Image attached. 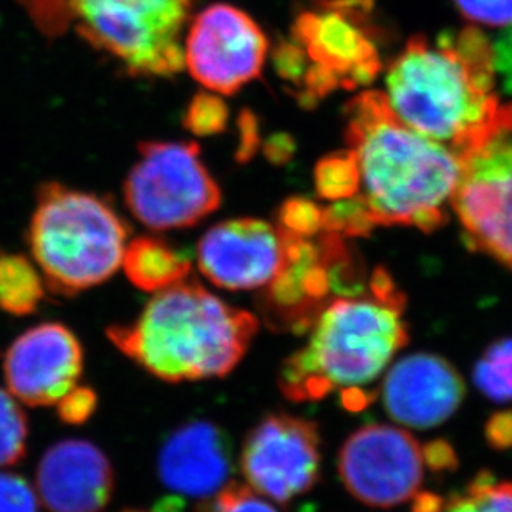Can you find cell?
<instances>
[{
    "label": "cell",
    "instance_id": "cell-34",
    "mask_svg": "<svg viewBox=\"0 0 512 512\" xmlns=\"http://www.w3.org/2000/svg\"><path fill=\"white\" fill-rule=\"evenodd\" d=\"M415 501H413V512H441L445 499L440 498L438 494L430 493V491H423V493L416 494Z\"/></svg>",
    "mask_w": 512,
    "mask_h": 512
},
{
    "label": "cell",
    "instance_id": "cell-19",
    "mask_svg": "<svg viewBox=\"0 0 512 512\" xmlns=\"http://www.w3.org/2000/svg\"><path fill=\"white\" fill-rule=\"evenodd\" d=\"M121 266L136 289L161 292L191 274V259L186 252L158 236L135 237L126 246Z\"/></svg>",
    "mask_w": 512,
    "mask_h": 512
},
{
    "label": "cell",
    "instance_id": "cell-26",
    "mask_svg": "<svg viewBox=\"0 0 512 512\" xmlns=\"http://www.w3.org/2000/svg\"><path fill=\"white\" fill-rule=\"evenodd\" d=\"M196 512H279L249 484L229 481L213 498L204 499Z\"/></svg>",
    "mask_w": 512,
    "mask_h": 512
},
{
    "label": "cell",
    "instance_id": "cell-3",
    "mask_svg": "<svg viewBox=\"0 0 512 512\" xmlns=\"http://www.w3.org/2000/svg\"><path fill=\"white\" fill-rule=\"evenodd\" d=\"M493 44L481 30L413 37L387 72L392 112L408 128L458 153L499 107Z\"/></svg>",
    "mask_w": 512,
    "mask_h": 512
},
{
    "label": "cell",
    "instance_id": "cell-30",
    "mask_svg": "<svg viewBox=\"0 0 512 512\" xmlns=\"http://www.w3.org/2000/svg\"><path fill=\"white\" fill-rule=\"evenodd\" d=\"M97 392L90 387H73L57 403V415L65 425L78 426L87 423L97 410Z\"/></svg>",
    "mask_w": 512,
    "mask_h": 512
},
{
    "label": "cell",
    "instance_id": "cell-15",
    "mask_svg": "<svg viewBox=\"0 0 512 512\" xmlns=\"http://www.w3.org/2000/svg\"><path fill=\"white\" fill-rule=\"evenodd\" d=\"M198 267L219 289H264L285 259V234L261 219H229L199 239Z\"/></svg>",
    "mask_w": 512,
    "mask_h": 512
},
{
    "label": "cell",
    "instance_id": "cell-32",
    "mask_svg": "<svg viewBox=\"0 0 512 512\" xmlns=\"http://www.w3.org/2000/svg\"><path fill=\"white\" fill-rule=\"evenodd\" d=\"M425 463L433 473H445L458 468V456L453 446L445 440L430 441L423 445Z\"/></svg>",
    "mask_w": 512,
    "mask_h": 512
},
{
    "label": "cell",
    "instance_id": "cell-18",
    "mask_svg": "<svg viewBox=\"0 0 512 512\" xmlns=\"http://www.w3.org/2000/svg\"><path fill=\"white\" fill-rule=\"evenodd\" d=\"M35 484L49 512H102L112 501L115 473L92 441L63 440L40 458Z\"/></svg>",
    "mask_w": 512,
    "mask_h": 512
},
{
    "label": "cell",
    "instance_id": "cell-4",
    "mask_svg": "<svg viewBox=\"0 0 512 512\" xmlns=\"http://www.w3.org/2000/svg\"><path fill=\"white\" fill-rule=\"evenodd\" d=\"M259 332V320L196 279L161 290L136 319L107 329L110 342L163 382L226 377Z\"/></svg>",
    "mask_w": 512,
    "mask_h": 512
},
{
    "label": "cell",
    "instance_id": "cell-29",
    "mask_svg": "<svg viewBox=\"0 0 512 512\" xmlns=\"http://www.w3.org/2000/svg\"><path fill=\"white\" fill-rule=\"evenodd\" d=\"M458 9L474 24L489 27L512 25V0H455Z\"/></svg>",
    "mask_w": 512,
    "mask_h": 512
},
{
    "label": "cell",
    "instance_id": "cell-6",
    "mask_svg": "<svg viewBox=\"0 0 512 512\" xmlns=\"http://www.w3.org/2000/svg\"><path fill=\"white\" fill-rule=\"evenodd\" d=\"M368 0H329L305 10L292 27V42L277 52L282 77L317 102L337 88L372 83L382 70Z\"/></svg>",
    "mask_w": 512,
    "mask_h": 512
},
{
    "label": "cell",
    "instance_id": "cell-21",
    "mask_svg": "<svg viewBox=\"0 0 512 512\" xmlns=\"http://www.w3.org/2000/svg\"><path fill=\"white\" fill-rule=\"evenodd\" d=\"M441 512H512V481H498L493 473L481 471L461 493L445 499Z\"/></svg>",
    "mask_w": 512,
    "mask_h": 512
},
{
    "label": "cell",
    "instance_id": "cell-13",
    "mask_svg": "<svg viewBox=\"0 0 512 512\" xmlns=\"http://www.w3.org/2000/svg\"><path fill=\"white\" fill-rule=\"evenodd\" d=\"M267 49L266 35L246 12L214 4L189 25L184 65L204 88L232 95L261 75Z\"/></svg>",
    "mask_w": 512,
    "mask_h": 512
},
{
    "label": "cell",
    "instance_id": "cell-1",
    "mask_svg": "<svg viewBox=\"0 0 512 512\" xmlns=\"http://www.w3.org/2000/svg\"><path fill=\"white\" fill-rule=\"evenodd\" d=\"M345 140L358 173L353 199L375 228L433 232L448 221L458 156L408 128L383 93L363 92L348 103Z\"/></svg>",
    "mask_w": 512,
    "mask_h": 512
},
{
    "label": "cell",
    "instance_id": "cell-22",
    "mask_svg": "<svg viewBox=\"0 0 512 512\" xmlns=\"http://www.w3.org/2000/svg\"><path fill=\"white\" fill-rule=\"evenodd\" d=\"M474 383L496 403L512 401V337L491 343L474 367Z\"/></svg>",
    "mask_w": 512,
    "mask_h": 512
},
{
    "label": "cell",
    "instance_id": "cell-23",
    "mask_svg": "<svg viewBox=\"0 0 512 512\" xmlns=\"http://www.w3.org/2000/svg\"><path fill=\"white\" fill-rule=\"evenodd\" d=\"M29 421L19 400L0 388V468L14 466L27 455Z\"/></svg>",
    "mask_w": 512,
    "mask_h": 512
},
{
    "label": "cell",
    "instance_id": "cell-9",
    "mask_svg": "<svg viewBox=\"0 0 512 512\" xmlns=\"http://www.w3.org/2000/svg\"><path fill=\"white\" fill-rule=\"evenodd\" d=\"M282 231L284 264L261 289L257 309L272 330L307 334L332 300L363 294L370 276L345 237L325 231L314 237Z\"/></svg>",
    "mask_w": 512,
    "mask_h": 512
},
{
    "label": "cell",
    "instance_id": "cell-28",
    "mask_svg": "<svg viewBox=\"0 0 512 512\" xmlns=\"http://www.w3.org/2000/svg\"><path fill=\"white\" fill-rule=\"evenodd\" d=\"M39 494L27 479L0 473V512H39Z\"/></svg>",
    "mask_w": 512,
    "mask_h": 512
},
{
    "label": "cell",
    "instance_id": "cell-31",
    "mask_svg": "<svg viewBox=\"0 0 512 512\" xmlns=\"http://www.w3.org/2000/svg\"><path fill=\"white\" fill-rule=\"evenodd\" d=\"M484 435L493 450H512V410L496 411L489 416Z\"/></svg>",
    "mask_w": 512,
    "mask_h": 512
},
{
    "label": "cell",
    "instance_id": "cell-7",
    "mask_svg": "<svg viewBox=\"0 0 512 512\" xmlns=\"http://www.w3.org/2000/svg\"><path fill=\"white\" fill-rule=\"evenodd\" d=\"M196 0H67L83 40L135 77H173L184 67L183 35Z\"/></svg>",
    "mask_w": 512,
    "mask_h": 512
},
{
    "label": "cell",
    "instance_id": "cell-12",
    "mask_svg": "<svg viewBox=\"0 0 512 512\" xmlns=\"http://www.w3.org/2000/svg\"><path fill=\"white\" fill-rule=\"evenodd\" d=\"M320 431L314 421L287 413L262 418L247 433L241 471L264 498L289 504L309 493L320 478Z\"/></svg>",
    "mask_w": 512,
    "mask_h": 512
},
{
    "label": "cell",
    "instance_id": "cell-33",
    "mask_svg": "<svg viewBox=\"0 0 512 512\" xmlns=\"http://www.w3.org/2000/svg\"><path fill=\"white\" fill-rule=\"evenodd\" d=\"M493 49L496 72L503 73L506 85L512 88V25L504 32L503 39L493 45Z\"/></svg>",
    "mask_w": 512,
    "mask_h": 512
},
{
    "label": "cell",
    "instance_id": "cell-5",
    "mask_svg": "<svg viewBox=\"0 0 512 512\" xmlns=\"http://www.w3.org/2000/svg\"><path fill=\"white\" fill-rule=\"evenodd\" d=\"M128 237L130 226L105 199L58 183L40 186L27 244L54 294L73 297L107 282Z\"/></svg>",
    "mask_w": 512,
    "mask_h": 512
},
{
    "label": "cell",
    "instance_id": "cell-14",
    "mask_svg": "<svg viewBox=\"0 0 512 512\" xmlns=\"http://www.w3.org/2000/svg\"><path fill=\"white\" fill-rule=\"evenodd\" d=\"M83 358L82 343L67 325H35L5 350V383L24 405H57L77 387L83 373Z\"/></svg>",
    "mask_w": 512,
    "mask_h": 512
},
{
    "label": "cell",
    "instance_id": "cell-11",
    "mask_svg": "<svg viewBox=\"0 0 512 512\" xmlns=\"http://www.w3.org/2000/svg\"><path fill=\"white\" fill-rule=\"evenodd\" d=\"M423 445L397 426L370 423L353 431L340 448L343 486L370 508H393L415 498L425 479Z\"/></svg>",
    "mask_w": 512,
    "mask_h": 512
},
{
    "label": "cell",
    "instance_id": "cell-27",
    "mask_svg": "<svg viewBox=\"0 0 512 512\" xmlns=\"http://www.w3.org/2000/svg\"><path fill=\"white\" fill-rule=\"evenodd\" d=\"M277 226L297 236L314 237L324 231L322 208L305 198H290L277 213Z\"/></svg>",
    "mask_w": 512,
    "mask_h": 512
},
{
    "label": "cell",
    "instance_id": "cell-8",
    "mask_svg": "<svg viewBox=\"0 0 512 512\" xmlns=\"http://www.w3.org/2000/svg\"><path fill=\"white\" fill-rule=\"evenodd\" d=\"M456 156L451 208L464 244L512 272V103L499 105Z\"/></svg>",
    "mask_w": 512,
    "mask_h": 512
},
{
    "label": "cell",
    "instance_id": "cell-17",
    "mask_svg": "<svg viewBox=\"0 0 512 512\" xmlns=\"http://www.w3.org/2000/svg\"><path fill=\"white\" fill-rule=\"evenodd\" d=\"M232 471L231 440L214 421L178 426L158 453V478L174 499L213 498L229 483Z\"/></svg>",
    "mask_w": 512,
    "mask_h": 512
},
{
    "label": "cell",
    "instance_id": "cell-20",
    "mask_svg": "<svg viewBox=\"0 0 512 512\" xmlns=\"http://www.w3.org/2000/svg\"><path fill=\"white\" fill-rule=\"evenodd\" d=\"M44 277L19 254L0 256V309L15 317L34 314L45 297Z\"/></svg>",
    "mask_w": 512,
    "mask_h": 512
},
{
    "label": "cell",
    "instance_id": "cell-10",
    "mask_svg": "<svg viewBox=\"0 0 512 512\" xmlns=\"http://www.w3.org/2000/svg\"><path fill=\"white\" fill-rule=\"evenodd\" d=\"M125 184L126 208L153 231L191 228L221 206V189L196 143L146 141Z\"/></svg>",
    "mask_w": 512,
    "mask_h": 512
},
{
    "label": "cell",
    "instance_id": "cell-25",
    "mask_svg": "<svg viewBox=\"0 0 512 512\" xmlns=\"http://www.w3.org/2000/svg\"><path fill=\"white\" fill-rule=\"evenodd\" d=\"M229 110L216 95L201 92L189 102L183 116V125L193 135L213 136L226 130Z\"/></svg>",
    "mask_w": 512,
    "mask_h": 512
},
{
    "label": "cell",
    "instance_id": "cell-16",
    "mask_svg": "<svg viewBox=\"0 0 512 512\" xmlns=\"http://www.w3.org/2000/svg\"><path fill=\"white\" fill-rule=\"evenodd\" d=\"M380 395L392 420L416 430H430L459 410L466 397V383L450 360L433 353H413L390 368Z\"/></svg>",
    "mask_w": 512,
    "mask_h": 512
},
{
    "label": "cell",
    "instance_id": "cell-35",
    "mask_svg": "<svg viewBox=\"0 0 512 512\" xmlns=\"http://www.w3.org/2000/svg\"><path fill=\"white\" fill-rule=\"evenodd\" d=\"M121 512H150V511H143V509H123Z\"/></svg>",
    "mask_w": 512,
    "mask_h": 512
},
{
    "label": "cell",
    "instance_id": "cell-2",
    "mask_svg": "<svg viewBox=\"0 0 512 512\" xmlns=\"http://www.w3.org/2000/svg\"><path fill=\"white\" fill-rule=\"evenodd\" d=\"M405 307L395 279L385 267H375L368 289L332 300L307 332L304 347L285 358L277 375L282 395L305 403L372 385L410 340Z\"/></svg>",
    "mask_w": 512,
    "mask_h": 512
},
{
    "label": "cell",
    "instance_id": "cell-24",
    "mask_svg": "<svg viewBox=\"0 0 512 512\" xmlns=\"http://www.w3.org/2000/svg\"><path fill=\"white\" fill-rule=\"evenodd\" d=\"M315 191L320 198L337 203L358 193V173L350 151L327 156L315 168Z\"/></svg>",
    "mask_w": 512,
    "mask_h": 512
}]
</instances>
